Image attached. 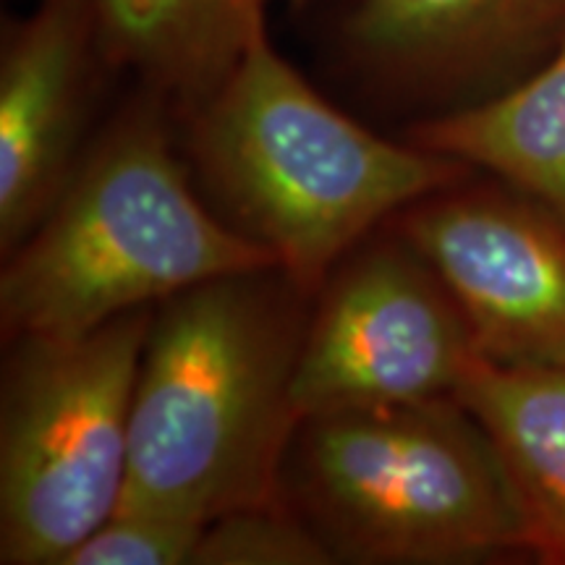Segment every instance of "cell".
I'll list each match as a JSON object with an SVG mask.
<instances>
[{"label":"cell","mask_w":565,"mask_h":565,"mask_svg":"<svg viewBox=\"0 0 565 565\" xmlns=\"http://www.w3.org/2000/svg\"><path fill=\"white\" fill-rule=\"evenodd\" d=\"M333 550L299 513L270 505L242 508L204 526L192 565H324Z\"/></svg>","instance_id":"13"},{"label":"cell","mask_w":565,"mask_h":565,"mask_svg":"<svg viewBox=\"0 0 565 565\" xmlns=\"http://www.w3.org/2000/svg\"><path fill=\"white\" fill-rule=\"evenodd\" d=\"M189 118L210 189L303 291L380 221L469 171L364 129L275 51L267 30Z\"/></svg>","instance_id":"3"},{"label":"cell","mask_w":565,"mask_h":565,"mask_svg":"<svg viewBox=\"0 0 565 565\" xmlns=\"http://www.w3.org/2000/svg\"><path fill=\"white\" fill-rule=\"evenodd\" d=\"M492 364L565 370V225L519 192L443 189L398 212Z\"/></svg>","instance_id":"7"},{"label":"cell","mask_w":565,"mask_h":565,"mask_svg":"<svg viewBox=\"0 0 565 565\" xmlns=\"http://www.w3.org/2000/svg\"><path fill=\"white\" fill-rule=\"evenodd\" d=\"M338 38L366 87L429 118L534 74L565 42V0H353Z\"/></svg>","instance_id":"8"},{"label":"cell","mask_w":565,"mask_h":565,"mask_svg":"<svg viewBox=\"0 0 565 565\" xmlns=\"http://www.w3.org/2000/svg\"><path fill=\"white\" fill-rule=\"evenodd\" d=\"M204 526L179 515L118 508L63 565H192Z\"/></svg>","instance_id":"14"},{"label":"cell","mask_w":565,"mask_h":565,"mask_svg":"<svg viewBox=\"0 0 565 565\" xmlns=\"http://www.w3.org/2000/svg\"><path fill=\"white\" fill-rule=\"evenodd\" d=\"M154 309L76 338H13L0 393V563L63 565L121 505Z\"/></svg>","instance_id":"5"},{"label":"cell","mask_w":565,"mask_h":565,"mask_svg":"<svg viewBox=\"0 0 565 565\" xmlns=\"http://www.w3.org/2000/svg\"><path fill=\"white\" fill-rule=\"evenodd\" d=\"M456 398L492 437L536 561L565 565V370L479 356Z\"/></svg>","instance_id":"11"},{"label":"cell","mask_w":565,"mask_h":565,"mask_svg":"<svg viewBox=\"0 0 565 565\" xmlns=\"http://www.w3.org/2000/svg\"><path fill=\"white\" fill-rule=\"evenodd\" d=\"M286 469L335 561L450 565L526 550L503 458L456 395L307 416Z\"/></svg>","instance_id":"4"},{"label":"cell","mask_w":565,"mask_h":565,"mask_svg":"<svg viewBox=\"0 0 565 565\" xmlns=\"http://www.w3.org/2000/svg\"><path fill=\"white\" fill-rule=\"evenodd\" d=\"M303 288L280 267L231 273L152 312L134 387L124 511L200 524L278 503L299 429Z\"/></svg>","instance_id":"1"},{"label":"cell","mask_w":565,"mask_h":565,"mask_svg":"<svg viewBox=\"0 0 565 565\" xmlns=\"http://www.w3.org/2000/svg\"><path fill=\"white\" fill-rule=\"evenodd\" d=\"M110 66L89 0H38L0 38V249L45 221L79 168L92 92ZM113 68V66H110Z\"/></svg>","instance_id":"9"},{"label":"cell","mask_w":565,"mask_h":565,"mask_svg":"<svg viewBox=\"0 0 565 565\" xmlns=\"http://www.w3.org/2000/svg\"><path fill=\"white\" fill-rule=\"evenodd\" d=\"M408 141L498 175L565 225V42L490 100L419 118Z\"/></svg>","instance_id":"12"},{"label":"cell","mask_w":565,"mask_h":565,"mask_svg":"<svg viewBox=\"0 0 565 565\" xmlns=\"http://www.w3.org/2000/svg\"><path fill=\"white\" fill-rule=\"evenodd\" d=\"M477 359L440 275L398 238L359 252L328 286L303 330L294 404L307 419L443 398L456 395Z\"/></svg>","instance_id":"6"},{"label":"cell","mask_w":565,"mask_h":565,"mask_svg":"<svg viewBox=\"0 0 565 565\" xmlns=\"http://www.w3.org/2000/svg\"><path fill=\"white\" fill-rule=\"evenodd\" d=\"M113 68L194 113L267 30L270 0H89Z\"/></svg>","instance_id":"10"},{"label":"cell","mask_w":565,"mask_h":565,"mask_svg":"<svg viewBox=\"0 0 565 565\" xmlns=\"http://www.w3.org/2000/svg\"><path fill=\"white\" fill-rule=\"evenodd\" d=\"M270 3H273V0H270ZM282 3H288V6H294V9H299V6L309 3V0H282Z\"/></svg>","instance_id":"15"},{"label":"cell","mask_w":565,"mask_h":565,"mask_svg":"<svg viewBox=\"0 0 565 565\" xmlns=\"http://www.w3.org/2000/svg\"><path fill=\"white\" fill-rule=\"evenodd\" d=\"M168 110L166 97L141 87L6 257V338H76L210 278L278 267L196 200L168 139Z\"/></svg>","instance_id":"2"}]
</instances>
